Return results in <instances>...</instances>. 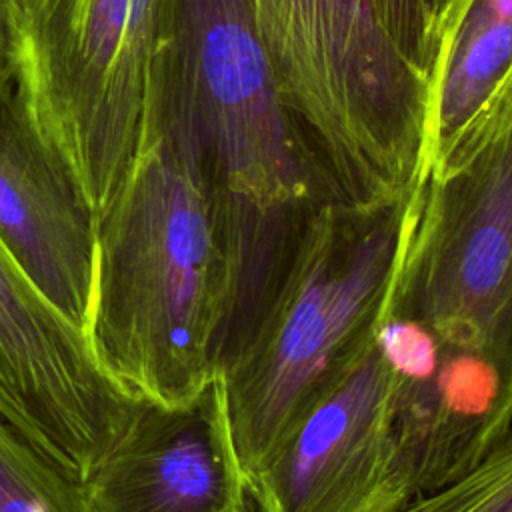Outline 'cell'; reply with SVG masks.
Instances as JSON below:
<instances>
[{
	"label": "cell",
	"mask_w": 512,
	"mask_h": 512,
	"mask_svg": "<svg viewBox=\"0 0 512 512\" xmlns=\"http://www.w3.org/2000/svg\"><path fill=\"white\" fill-rule=\"evenodd\" d=\"M80 490L86 512H252L222 376L180 404L142 400Z\"/></svg>",
	"instance_id": "obj_10"
},
{
	"label": "cell",
	"mask_w": 512,
	"mask_h": 512,
	"mask_svg": "<svg viewBox=\"0 0 512 512\" xmlns=\"http://www.w3.org/2000/svg\"><path fill=\"white\" fill-rule=\"evenodd\" d=\"M148 136L194 178L228 264L222 370L256 332L320 214L346 204L282 96L246 0H164Z\"/></svg>",
	"instance_id": "obj_1"
},
{
	"label": "cell",
	"mask_w": 512,
	"mask_h": 512,
	"mask_svg": "<svg viewBox=\"0 0 512 512\" xmlns=\"http://www.w3.org/2000/svg\"><path fill=\"white\" fill-rule=\"evenodd\" d=\"M252 512H404L394 476L392 376L378 340L248 478Z\"/></svg>",
	"instance_id": "obj_9"
},
{
	"label": "cell",
	"mask_w": 512,
	"mask_h": 512,
	"mask_svg": "<svg viewBox=\"0 0 512 512\" xmlns=\"http://www.w3.org/2000/svg\"><path fill=\"white\" fill-rule=\"evenodd\" d=\"M420 4H422V10H424V16H426V22H428L430 40H432V44L438 52L440 34H442L444 22L448 18V12H450L454 0H420Z\"/></svg>",
	"instance_id": "obj_17"
},
{
	"label": "cell",
	"mask_w": 512,
	"mask_h": 512,
	"mask_svg": "<svg viewBox=\"0 0 512 512\" xmlns=\"http://www.w3.org/2000/svg\"><path fill=\"white\" fill-rule=\"evenodd\" d=\"M230 276L204 194L158 136L98 222L84 330L100 368L130 396L192 398L218 374Z\"/></svg>",
	"instance_id": "obj_2"
},
{
	"label": "cell",
	"mask_w": 512,
	"mask_h": 512,
	"mask_svg": "<svg viewBox=\"0 0 512 512\" xmlns=\"http://www.w3.org/2000/svg\"><path fill=\"white\" fill-rule=\"evenodd\" d=\"M376 8L398 50L430 82L436 48L430 40L420 0H376Z\"/></svg>",
	"instance_id": "obj_15"
},
{
	"label": "cell",
	"mask_w": 512,
	"mask_h": 512,
	"mask_svg": "<svg viewBox=\"0 0 512 512\" xmlns=\"http://www.w3.org/2000/svg\"><path fill=\"white\" fill-rule=\"evenodd\" d=\"M394 476L410 506L462 478L512 428V352L450 336L386 304Z\"/></svg>",
	"instance_id": "obj_7"
},
{
	"label": "cell",
	"mask_w": 512,
	"mask_h": 512,
	"mask_svg": "<svg viewBox=\"0 0 512 512\" xmlns=\"http://www.w3.org/2000/svg\"><path fill=\"white\" fill-rule=\"evenodd\" d=\"M140 404L100 368L86 336L34 290L0 244V414L82 482Z\"/></svg>",
	"instance_id": "obj_8"
},
{
	"label": "cell",
	"mask_w": 512,
	"mask_h": 512,
	"mask_svg": "<svg viewBox=\"0 0 512 512\" xmlns=\"http://www.w3.org/2000/svg\"><path fill=\"white\" fill-rule=\"evenodd\" d=\"M404 512H512V428L462 478Z\"/></svg>",
	"instance_id": "obj_14"
},
{
	"label": "cell",
	"mask_w": 512,
	"mask_h": 512,
	"mask_svg": "<svg viewBox=\"0 0 512 512\" xmlns=\"http://www.w3.org/2000/svg\"><path fill=\"white\" fill-rule=\"evenodd\" d=\"M20 0H0V88L14 86L20 46Z\"/></svg>",
	"instance_id": "obj_16"
},
{
	"label": "cell",
	"mask_w": 512,
	"mask_h": 512,
	"mask_svg": "<svg viewBox=\"0 0 512 512\" xmlns=\"http://www.w3.org/2000/svg\"><path fill=\"white\" fill-rule=\"evenodd\" d=\"M98 218L62 160L40 140L14 86L0 88V244L34 290L84 334Z\"/></svg>",
	"instance_id": "obj_11"
},
{
	"label": "cell",
	"mask_w": 512,
	"mask_h": 512,
	"mask_svg": "<svg viewBox=\"0 0 512 512\" xmlns=\"http://www.w3.org/2000/svg\"><path fill=\"white\" fill-rule=\"evenodd\" d=\"M278 86L346 206L390 202L424 178L428 82L376 0H246Z\"/></svg>",
	"instance_id": "obj_4"
},
{
	"label": "cell",
	"mask_w": 512,
	"mask_h": 512,
	"mask_svg": "<svg viewBox=\"0 0 512 512\" xmlns=\"http://www.w3.org/2000/svg\"><path fill=\"white\" fill-rule=\"evenodd\" d=\"M0 512H86L80 482L0 414Z\"/></svg>",
	"instance_id": "obj_13"
},
{
	"label": "cell",
	"mask_w": 512,
	"mask_h": 512,
	"mask_svg": "<svg viewBox=\"0 0 512 512\" xmlns=\"http://www.w3.org/2000/svg\"><path fill=\"white\" fill-rule=\"evenodd\" d=\"M164 0H20L16 98L98 222L128 178Z\"/></svg>",
	"instance_id": "obj_5"
},
{
	"label": "cell",
	"mask_w": 512,
	"mask_h": 512,
	"mask_svg": "<svg viewBox=\"0 0 512 512\" xmlns=\"http://www.w3.org/2000/svg\"><path fill=\"white\" fill-rule=\"evenodd\" d=\"M512 126V0H454L424 122V176L442 174Z\"/></svg>",
	"instance_id": "obj_12"
},
{
	"label": "cell",
	"mask_w": 512,
	"mask_h": 512,
	"mask_svg": "<svg viewBox=\"0 0 512 512\" xmlns=\"http://www.w3.org/2000/svg\"><path fill=\"white\" fill-rule=\"evenodd\" d=\"M416 192L324 210L256 332L220 370L246 478L376 340Z\"/></svg>",
	"instance_id": "obj_3"
},
{
	"label": "cell",
	"mask_w": 512,
	"mask_h": 512,
	"mask_svg": "<svg viewBox=\"0 0 512 512\" xmlns=\"http://www.w3.org/2000/svg\"><path fill=\"white\" fill-rule=\"evenodd\" d=\"M388 306L512 352V126L424 176Z\"/></svg>",
	"instance_id": "obj_6"
}]
</instances>
